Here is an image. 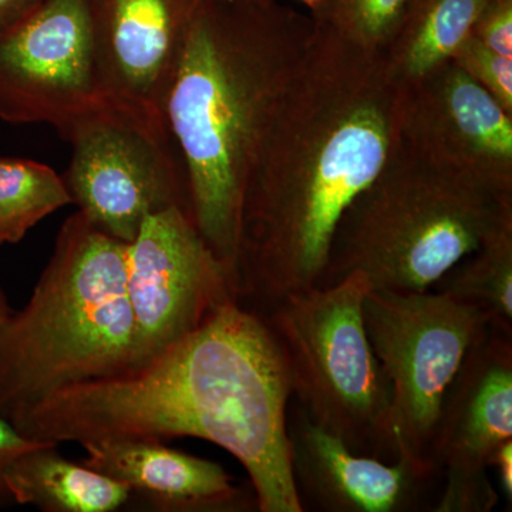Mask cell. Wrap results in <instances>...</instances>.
I'll return each instance as SVG.
<instances>
[{"instance_id":"1","label":"cell","mask_w":512,"mask_h":512,"mask_svg":"<svg viewBox=\"0 0 512 512\" xmlns=\"http://www.w3.org/2000/svg\"><path fill=\"white\" fill-rule=\"evenodd\" d=\"M403 97L383 52L313 23L245 185L242 308L262 316L285 296L318 286L340 217L396 143Z\"/></svg>"},{"instance_id":"2","label":"cell","mask_w":512,"mask_h":512,"mask_svg":"<svg viewBox=\"0 0 512 512\" xmlns=\"http://www.w3.org/2000/svg\"><path fill=\"white\" fill-rule=\"evenodd\" d=\"M291 396L274 333L232 301L147 365L66 387L9 421L43 443L210 441L244 466L258 511L303 512L292 476Z\"/></svg>"},{"instance_id":"3","label":"cell","mask_w":512,"mask_h":512,"mask_svg":"<svg viewBox=\"0 0 512 512\" xmlns=\"http://www.w3.org/2000/svg\"><path fill=\"white\" fill-rule=\"evenodd\" d=\"M312 32L311 15L278 0H197L161 106L192 221L235 284L249 171Z\"/></svg>"},{"instance_id":"4","label":"cell","mask_w":512,"mask_h":512,"mask_svg":"<svg viewBox=\"0 0 512 512\" xmlns=\"http://www.w3.org/2000/svg\"><path fill=\"white\" fill-rule=\"evenodd\" d=\"M512 228V192L434 160L397 136L346 208L316 288L353 272L373 289L429 291L464 256Z\"/></svg>"},{"instance_id":"5","label":"cell","mask_w":512,"mask_h":512,"mask_svg":"<svg viewBox=\"0 0 512 512\" xmlns=\"http://www.w3.org/2000/svg\"><path fill=\"white\" fill-rule=\"evenodd\" d=\"M133 356L127 244L74 212L29 302L0 330V414L10 420L66 387L126 373Z\"/></svg>"},{"instance_id":"6","label":"cell","mask_w":512,"mask_h":512,"mask_svg":"<svg viewBox=\"0 0 512 512\" xmlns=\"http://www.w3.org/2000/svg\"><path fill=\"white\" fill-rule=\"evenodd\" d=\"M372 285L360 272L291 293L261 316L274 333L303 413L363 456L393 463L392 386L363 320Z\"/></svg>"},{"instance_id":"7","label":"cell","mask_w":512,"mask_h":512,"mask_svg":"<svg viewBox=\"0 0 512 512\" xmlns=\"http://www.w3.org/2000/svg\"><path fill=\"white\" fill-rule=\"evenodd\" d=\"M72 146L62 175L72 204L104 234L124 244L148 215L191 214L183 160L163 113L104 96L59 131Z\"/></svg>"},{"instance_id":"8","label":"cell","mask_w":512,"mask_h":512,"mask_svg":"<svg viewBox=\"0 0 512 512\" xmlns=\"http://www.w3.org/2000/svg\"><path fill=\"white\" fill-rule=\"evenodd\" d=\"M363 320L390 386L397 453L424 473L433 460L441 404L467 353L487 333V319L446 292L370 289Z\"/></svg>"},{"instance_id":"9","label":"cell","mask_w":512,"mask_h":512,"mask_svg":"<svg viewBox=\"0 0 512 512\" xmlns=\"http://www.w3.org/2000/svg\"><path fill=\"white\" fill-rule=\"evenodd\" d=\"M127 293L136 369L200 328L222 305L237 301V284L190 212L173 207L148 215L127 244Z\"/></svg>"},{"instance_id":"10","label":"cell","mask_w":512,"mask_h":512,"mask_svg":"<svg viewBox=\"0 0 512 512\" xmlns=\"http://www.w3.org/2000/svg\"><path fill=\"white\" fill-rule=\"evenodd\" d=\"M104 96L92 0H37L0 28V120L60 131Z\"/></svg>"},{"instance_id":"11","label":"cell","mask_w":512,"mask_h":512,"mask_svg":"<svg viewBox=\"0 0 512 512\" xmlns=\"http://www.w3.org/2000/svg\"><path fill=\"white\" fill-rule=\"evenodd\" d=\"M512 439V335L488 328L448 387L434 431L443 477L436 512H490L498 493L488 461Z\"/></svg>"},{"instance_id":"12","label":"cell","mask_w":512,"mask_h":512,"mask_svg":"<svg viewBox=\"0 0 512 512\" xmlns=\"http://www.w3.org/2000/svg\"><path fill=\"white\" fill-rule=\"evenodd\" d=\"M400 137L434 160L512 192V114L454 62L404 86Z\"/></svg>"},{"instance_id":"13","label":"cell","mask_w":512,"mask_h":512,"mask_svg":"<svg viewBox=\"0 0 512 512\" xmlns=\"http://www.w3.org/2000/svg\"><path fill=\"white\" fill-rule=\"evenodd\" d=\"M293 483L303 511L409 512L431 507L434 474L397 458L363 456L313 423L296 404L288 413Z\"/></svg>"},{"instance_id":"14","label":"cell","mask_w":512,"mask_h":512,"mask_svg":"<svg viewBox=\"0 0 512 512\" xmlns=\"http://www.w3.org/2000/svg\"><path fill=\"white\" fill-rule=\"evenodd\" d=\"M197 0H92L101 86L107 96L161 111Z\"/></svg>"},{"instance_id":"15","label":"cell","mask_w":512,"mask_h":512,"mask_svg":"<svg viewBox=\"0 0 512 512\" xmlns=\"http://www.w3.org/2000/svg\"><path fill=\"white\" fill-rule=\"evenodd\" d=\"M84 466L127 485L134 498L158 512L258 510L255 494L234 484L227 471L150 439H104L82 444Z\"/></svg>"},{"instance_id":"16","label":"cell","mask_w":512,"mask_h":512,"mask_svg":"<svg viewBox=\"0 0 512 512\" xmlns=\"http://www.w3.org/2000/svg\"><path fill=\"white\" fill-rule=\"evenodd\" d=\"M59 444L39 443L6 468V481L18 505L43 512H114L131 504L127 485L74 463L57 451Z\"/></svg>"},{"instance_id":"17","label":"cell","mask_w":512,"mask_h":512,"mask_svg":"<svg viewBox=\"0 0 512 512\" xmlns=\"http://www.w3.org/2000/svg\"><path fill=\"white\" fill-rule=\"evenodd\" d=\"M488 0H409L389 45L387 66L403 86L453 62Z\"/></svg>"},{"instance_id":"18","label":"cell","mask_w":512,"mask_h":512,"mask_svg":"<svg viewBox=\"0 0 512 512\" xmlns=\"http://www.w3.org/2000/svg\"><path fill=\"white\" fill-rule=\"evenodd\" d=\"M433 288L476 309L490 328L512 335V228L464 256Z\"/></svg>"},{"instance_id":"19","label":"cell","mask_w":512,"mask_h":512,"mask_svg":"<svg viewBox=\"0 0 512 512\" xmlns=\"http://www.w3.org/2000/svg\"><path fill=\"white\" fill-rule=\"evenodd\" d=\"M70 204L62 175L53 168L0 158V247L18 244L43 218Z\"/></svg>"},{"instance_id":"20","label":"cell","mask_w":512,"mask_h":512,"mask_svg":"<svg viewBox=\"0 0 512 512\" xmlns=\"http://www.w3.org/2000/svg\"><path fill=\"white\" fill-rule=\"evenodd\" d=\"M409 0H322L309 10L312 22L357 46L383 52Z\"/></svg>"},{"instance_id":"21","label":"cell","mask_w":512,"mask_h":512,"mask_svg":"<svg viewBox=\"0 0 512 512\" xmlns=\"http://www.w3.org/2000/svg\"><path fill=\"white\" fill-rule=\"evenodd\" d=\"M453 62L512 114V59L498 55L470 36Z\"/></svg>"},{"instance_id":"22","label":"cell","mask_w":512,"mask_h":512,"mask_svg":"<svg viewBox=\"0 0 512 512\" xmlns=\"http://www.w3.org/2000/svg\"><path fill=\"white\" fill-rule=\"evenodd\" d=\"M471 36L498 55L512 59V0H488Z\"/></svg>"},{"instance_id":"23","label":"cell","mask_w":512,"mask_h":512,"mask_svg":"<svg viewBox=\"0 0 512 512\" xmlns=\"http://www.w3.org/2000/svg\"><path fill=\"white\" fill-rule=\"evenodd\" d=\"M39 443H43V441L26 439L8 419L0 414V510L19 507L18 501L6 481V468L19 454Z\"/></svg>"},{"instance_id":"24","label":"cell","mask_w":512,"mask_h":512,"mask_svg":"<svg viewBox=\"0 0 512 512\" xmlns=\"http://www.w3.org/2000/svg\"><path fill=\"white\" fill-rule=\"evenodd\" d=\"M488 468H494L497 483L500 485L501 493L507 498L508 504L512 501V439L505 441L495 450Z\"/></svg>"},{"instance_id":"25","label":"cell","mask_w":512,"mask_h":512,"mask_svg":"<svg viewBox=\"0 0 512 512\" xmlns=\"http://www.w3.org/2000/svg\"><path fill=\"white\" fill-rule=\"evenodd\" d=\"M36 2L37 0H0V28L10 20L18 18L20 13L25 12Z\"/></svg>"},{"instance_id":"26","label":"cell","mask_w":512,"mask_h":512,"mask_svg":"<svg viewBox=\"0 0 512 512\" xmlns=\"http://www.w3.org/2000/svg\"><path fill=\"white\" fill-rule=\"evenodd\" d=\"M13 312L15 311L10 308L5 292H3V289L0 288V330H2L3 326L6 325V322H8Z\"/></svg>"},{"instance_id":"27","label":"cell","mask_w":512,"mask_h":512,"mask_svg":"<svg viewBox=\"0 0 512 512\" xmlns=\"http://www.w3.org/2000/svg\"><path fill=\"white\" fill-rule=\"evenodd\" d=\"M301 2L305 3L306 8H308L309 10H312V9H315L316 6H318L319 3L322 2V0H301Z\"/></svg>"}]
</instances>
